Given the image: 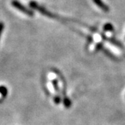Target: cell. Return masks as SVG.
Returning <instances> with one entry per match:
<instances>
[{
	"label": "cell",
	"mask_w": 125,
	"mask_h": 125,
	"mask_svg": "<svg viewBox=\"0 0 125 125\" xmlns=\"http://www.w3.org/2000/svg\"><path fill=\"white\" fill-rule=\"evenodd\" d=\"M11 4L13 6L14 8H15L16 9H18V10L21 11L22 13H24L27 15H29V16H33V11L30 10V9H27L26 6H24V5L22 4L18 0H13L11 1Z\"/></svg>",
	"instance_id": "1"
},
{
	"label": "cell",
	"mask_w": 125,
	"mask_h": 125,
	"mask_svg": "<svg viewBox=\"0 0 125 125\" xmlns=\"http://www.w3.org/2000/svg\"><path fill=\"white\" fill-rule=\"evenodd\" d=\"M0 94L3 97H6L8 94V89L4 85H0Z\"/></svg>",
	"instance_id": "2"
},
{
	"label": "cell",
	"mask_w": 125,
	"mask_h": 125,
	"mask_svg": "<svg viewBox=\"0 0 125 125\" xmlns=\"http://www.w3.org/2000/svg\"><path fill=\"white\" fill-rule=\"evenodd\" d=\"M4 24L2 22H0V38H1V36L3 32V30H4Z\"/></svg>",
	"instance_id": "3"
}]
</instances>
